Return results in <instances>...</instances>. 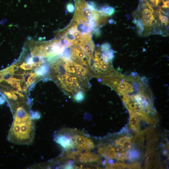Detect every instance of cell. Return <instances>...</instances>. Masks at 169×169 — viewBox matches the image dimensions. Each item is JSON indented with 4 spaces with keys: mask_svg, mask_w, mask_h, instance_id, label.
I'll return each mask as SVG.
<instances>
[{
    "mask_svg": "<svg viewBox=\"0 0 169 169\" xmlns=\"http://www.w3.org/2000/svg\"><path fill=\"white\" fill-rule=\"evenodd\" d=\"M126 157H127L130 161H133L137 159L139 156V154L137 151L131 150L126 153Z\"/></svg>",
    "mask_w": 169,
    "mask_h": 169,
    "instance_id": "5bb4252c",
    "label": "cell"
},
{
    "mask_svg": "<svg viewBox=\"0 0 169 169\" xmlns=\"http://www.w3.org/2000/svg\"><path fill=\"white\" fill-rule=\"evenodd\" d=\"M59 59L66 72L77 77L89 88L90 87V81L94 76L90 69L76 62L71 58L67 59L60 56Z\"/></svg>",
    "mask_w": 169,
    "mask_h": 169,
    "instance_id": "5b68a950",
    "label": "cell"
},
{
    "mask_svg": "<svg viewBox=\"0 0 169 169\" xmlns=\"http://www.w3.org/2000/svg\"><path fill=\"white\" fill-rule=\"evenodd\" d=\"M114 149L115 154L125 152V150L121 145L115 144Z\"/></svg>",
    "mask_w": 169,
    "mask_h": 169,
    "instance_id": "d6986e66",
    "label": "cell"
},
{
    "mask_svg": "<svg viewBox=\"0 0 169 169\" xmlns=\"http://www.w3.org/2000/svg\"><path fill=\"white\" fill-rule=\"evenodd\" d=\"M94 51V54L90 59L89 67L94 77L99 79L116 71L114 68L112 63L106 62L102 57L100 46L97 47Z\"/></svg>",
    "mask_w": 169,
    "mask_h": 169,
    "instance_id": "277c9868",
    "label": "cell"
},
{
    "mask_svg": "<svg viewBox=\"0 0 169 169\" xmlns=\"http://www.w3.org/2000/svg\"><path fill=\"white\" fill-rule=\"evenodd\" d=\"M70 54L71 58L73 61L89 69L90 58L80 47L76 45L71 46Z\"/></svg>",
    "mask_w": 169,
    "mask_h": 169,
    "instance_id": "30bf717a",
    "label": "cell"
},
{
    "mask_svg": "<svg viewBox=\"0 0 169 169\" xmlns=\"http://www.w3.org/2000/svg\"><path fill=\"white\" fill-rule=\"evenodd\" d=\"M140 120L137 117L134 115H131L130 121V123L131 127L135 131L139 130V123Z\"/></svg>",
    "mask_w": 169,
    "mask_h": 169,
    "instance_id": "7c38bea8",
    "label": "cell"
},
{
    "mask_svg": "<svg viewBox=\"0 0 169 169\" xmlns=\"http://www.w3.org/2000/svg\"><path fill=\"white\" fill-rule=\"evenodd\" d=\"M130 138V137L126 136L121 137L116 141L115 144L122 145L125 141Z\"/></svg>",
    "mask_w": 169,
    "mask_h": 169,
    "instance_id": "603a6c76",
    "label": "cell"
},
{
    "mask_svg": "<svg viewBox=\"0 0 169 169\" xmlns=\"http://www.w3.org/2000/svg\"><path fill=\"white\" fill-rule=\"evenodd\" d=\"M67 9L69 12H73L74 9V7L73 4L71 3H69L67 5Z\"/></svg>",
    "mask_w": 169,
    "mask_h": 169,
    "instance_id": "cb8c5ba5",
    "label": "cell"
},
{
    "mask_svg": "<svg viewBox=\"0 0 169 169\" xmlns=\"http://www.w3.org/2000/svg\"><path fill=\"white\" fill-rule=\"evenodd\" d=\"M164 0H160V2H161V1L162 2V1H164Z\"/></svg>",
    "mask_w": 169,
    "mask_h": 169,
    "instance_id": "f1b7e54d",
    "label": "cell"
},
{
    "mask_svg": "<svg viewBox=\"0 0 169 169\" xmlns=\"http://www.w3.org/2000/svg\"><path fill=\"white\" fill-rule=\"evenodd\" d=\"M69 158L82 163H91L97 161L98 156L90 151H84L77 150L72 151L68 155Z\"/></svg>",
    "mask_w": 169,
    "mask_h": 169,
    "instance_id": "9c48e42d",
    "label": "cell"
},
{
    "mask_svg": "<svg viewBox=\"0 0 169 169\" xmlns=\"http://www.w3.org/2000/svg\"><path fill=\"white\" fill-rule=\"evenodd\" d=\"M59 58L51 65L52 79L65 94L72 98L78 93L84 92L89 88L77 77L66 72Z\"/></svg>",
    "mask_w": 169,
    "mask_h": 169,
    "instance_id": "7a4b0ae2",
    "label": "cell"
},
{
    "mask_svg": "<svg viewBox=\"0 0 169 169\" xmlns=\"http://www.w3.org/2000/svg\"><path fill=\"white\" fill-rule=\"evenodd\" d=\"M75 130L71 131V133L75 147L77 150L90 151L95 147V145L92 141L89 138L79 132H76Z\"/></svg>",
    "mask_w": 169,
    "mask_h": 169,
    "instance_id": "52a82bcc",
    "label": "cell"
},
{
    "mask_svg": "<svg viewBox=\"0 0 169 169\" xmlns=\"http://www.w3.org/2000/svg\"><path fill=\"white\" fill-rule=\"evenodd\" d=\"M124 149L126 150H130L132 147V144L131 141V138L125 141L122 145Z\"/></svg>",
    "mask_w": 169,
    "mask_h": 169,
    "instance_id": "ac0fdd59",
    "label": "cell"
},
{
    "mask_svg": "<svg viewBox=\"0 0 169 169\" xmlns=\"http://www.w3.org/2000/svg\"><path fill=\"white\" fill-rule=\"evenodd\" d=\"M133 22L135 24L136 26L138 34H142L144 30V26L142 21L140 19H135L133 20Z\"/></svg>",
    "mask_w": 169,
    "mask_h": 169,
    "instance_id": "4fadbf2b",
    "label": "cell"
},
{
    "mask_svg": "<svg viewBox=\"0 0 169 169\" xmlns=\"http://www.w3.org/2000/svg\"><path fill=\"white\" fill-rule=\"evenodd\" d=\"M100 11L104 13L108 16L113 14L115 12V9L111 7L107 6L101 7Z\"/></svg>",
    "mask_w": 169,
    "mask_h": 169,
    "instance_id": "9a60e30c",
    "label": "cell"
},
{
    "mask_svg": "<svg viewBox=\"0 0 169 169\" xmlns=\"http://www.w3.org/2000/svg\"><path fill=\"white\" fill-rule=\"evenodd\" d=\"M5 96H0V105H3L6 102Z\"/></svg>",
    "mask_w": 169,
    "mask_h": 169,
    "instance_id": "4316f807",
    "label": "cell"
},
{
    "mask_svg": "<svg viewBox=\"0 0 169 169\" xmlns=\"http://www.w3.org/2000/svg\"><path fill=\"white\" fill-rule=\"evenodd\" d=\"M84 92L83 91L79 92L75 95L73 99L77 102H82L84 99Z\"/></svg>",
    "mask_w": 169,
    "mask_h": 169,
    "instance_id": "e0dca14e",
    "label": "cell"
},
{
    "mask_svg": "<svg viewBox=\"0 0 169 169\" xmlns=\"http://www.w3.org/2000/svg\"><path fill=\"white\" fill-rule=\"evenodd\" d=\"M157 13L159 15V18L160 19L161 25H164L165 26L167 25L169 23V19L167 17L162 15L161 13V9H159L157 11Z\"/></svg>",
    "mask_w": 169,
    "mask_h": 169,
    "instance_id": "2e32d148",
    "label": "cell"
},
{
    "mask_svg": "<svg viewBox=\"0 0 169 169\" xmlns=\"http://www.w3.org/2000/svg\"><path fill=\"white\" fill-rule=\"evenodd\" d=\"M30 47L33 57L40 58L47 57V61L51 62L62 55L67 48L62 41L56 39L46 42L32 41Z\"/></svg>",
    "mask_w": 169,
    "mask_h": 169,
    "instance_id": "3957f363",
    "label": "cell"
},
{
    "mask_svg": "<svg viewBox=\"0 0 169 169\" xmlns=\"http://www.w3.org/2000/svg\"><path fill=\"white\" fill-rule=\"evenodd\" d=\"M126 166L125 164L122 162H116L112 165V168H113L122 169L125 168Z\"/></svg>",
    "mask_w": 169,
    "mask_h": 169,
    "instance_id": "7402d4cb",
    "label": "cell"
},
{
    "mask_svg": "<svg viewBox=\"0 0 169 169\" xmlns=\"http://www.w3.org/2000/svg\"><path fill=\"white\" fill-rule=\"evenodd\" d=\"M163 3V5L161 7L164 8H169V0H166L165 1H162Z\"/></svg>",
    "mask_w": 169,
    "mask_h": 169,
    "instance_id": "484cf974",
    "label": "cell"
},
{
    "mask_svg": "<svg viewBox=\"0 0 169 169\" xmlns=\"http://www.w3.org/2000/svg\"><path fill=\"white\" fill-rule=\"evenodd\" d=\"M69 132L64 129L56 132L54 136V141L66 150L75 148L71 132Z\"/></svg>",
    "mask_w": 169,
    "mask_h": 169,
    "instance_id": "ba28073f",
    "label": "cell"
},
{
    "mask_svg": "<svg viewBox=\"0 0 169 169\" xmlns=\"http://www.w3.org/2000/svg\"><path fill=\"white\" fill-rule=\"evenodd\" d=\"M49 71V66L45 64L36 68L34 70V72L38 77H42L48 74Z\"/></svg>",
    "mask_w": 169,
    "mask_h": 169,
    "instance_id": "8fae6325",
    "label": "cell"
},
{
    "mask_svg": "<svg viewBox=\"0 0 169 169\" xmlns=\"http://www.w3.org/2000/svg\"><path fill=\"white\" fill-rule=\"evenodd\" d=\"M12 108L13 121L7 139L12 143L19 145L31 144L34 138L35 124L26 107L21 104Z\"/></svg>",
    "mask_w": 169,
    "mask_h": 169,
    "instance_id": "6da1fadb",
    "label": "cell"
},
{
    "mask_svg": "<svg viewBox=\"0 0 169 169\" xmlns=\"http://www.w3.org/2000/svg\"><path fill=\"white\" fill-rule=\"evenodd\" d=\"M29 114L33 120L38 119L40 118L41 115L39 112H33L32 110L29 111Z\"/></svg>",
    "mask_w": 169,
    "mask_h": 169,
    "instance_id": "ffe728a7",
    "label": "cell"
},
{
    "mask_svg": "<svg viewBox=\"0 0 169 169\" xmlns=\"http://www.w3.org/2000/svg\"><path fill=\"white\" fill-rule=\"evenodd\" d=\"M138 8L141 10V19L144 24V30L150 29L153 25L156 24L155 14L152 5L146 1L140 2Z\"/></svg>",
    "mask_w": 169,
    "mask_h": 169,
    "instance_id": "8992f818",
    "label": "cell"
},
{
    "mask_svg": "<svg viewBox=\"0 0 169 169\" xmlns=\"http://www.w3.org/2000/svg\"><path fill=\"white\" fill-rule=\"evenodd\" d=\"M150 2L155 6H157L160 2V0H150Z\"/></svg>",
    "mask_w": 169,
    "mask_h": 169,
    "instance_id": "83f0119b",
    "label": "cell"
},
{
    "mask_svg": "<svg viewBox=\"0 0 169 169\" xmlns=\"http://www.w3.org/2000/svg\"><path fill=\"white\" fill-rule=\"evenodd\" d=\"M126 158L125 152L115 154V158L118 160L124 161Z\"/></svg>",
    "mask_w": 169,
    "mask_h": 169,
    "instance_id": "44dd1931",
    "label": "cell"
},
{
    "mask_svg": "<svg viewBox=\"0 0 169 169\" xmlns=\"http://www.w3.org/2000/svg\"><path fill=\"white\" fill-rule=\"evenodd\" d=\"M5 73V69L0 71V83L4 80V77Z\"/></svg>",
    "mask_w": 169,
    "mask_h": 169,
    "instance_id": "d4e9b609",
    "label": "cell"
}]
</instances>
